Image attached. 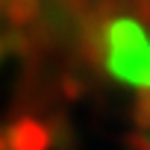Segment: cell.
Listing matches in <instances>:
<instances>
[{
	"label": "cell",
	"instance_id": "obj_1",
	"mask_svg": "<svg viewBox=\"0 0 150 150\" xmlns=\"http://www.w3.org/2000/svg\"><path fill=\"white\" fill-rule=\"evenodd\" d=\"M106 68L115 80L150 91V35L129 18H115L103 33Z\"/></svg>",
	"mask_w": 150,
	"mask_h": 150
},
{
	"label": "cell",
	"instance_id": "obj_3",
	"mask_svg": "<svg viewBox=\"0 0 150 150\" xmlns=\"http://www.w3.org/2000/svg\"><path fill=\"white\" fill-rule=\"evenodd\" d=\"M3 18L9 21V27L24 30L38 18V0H3Z\"/></svg>",
	"mask_w": 150,
	"mask_h": 150
},
{
	"label": "cell",
	"instance_id": "obj_9",
	"mask_svg": "<svg viewBox=\"0 0 150 150\" xmlns=\"http://www.w3.org/2000/svg\"><path fill=\"white\" fill-rule=\"evenodd\" d=\"M0 15H3V0H0Z\"/></svg>",
	"mask_w": 150,
	"mask_h": 150
},
{
	"label": "cell",
	"instance_id": "obj_6",
	"mask_svg": "<svg viewBox=\"0 0 150 150\" xmlns=\"http://www.w3.org/2000/svg\"><path fill=\"white\" fill-rule=\"evenodd\" d=\"M83 91H86V86H83L77 77H65V80H62V94H65L68 100H80Z\"/></svg>",
	"mask_w": 150,
	"mask_h": 150
},
{
	"label": "cell",
	"instance_id": "obj_2",
	"mask_svg": "<svg viewBox=\"0 0 150 150\" xmlns=\"http://www.w3.org/2000/svg\"><path fill=\"white\" fill-rule=\"evenodd\" d=\"M6 141H9V150H53L47 124H41L33 115H21V118L9 121Z\"/></svg>",
	"mask_w": 150,
	"mask_h": 150
},
{
	"label": "cell",
	"instance_id": "obj_7",
	"mask_svg": "<svg viewBox=\"0 0 150 150\" xmlns=\"http://www.w3.org/2000/svg\"><path fill=\"white\" fill-rule=\"evenodd\" d=\"M0 150H9V141H6V127H0Z\"/></svg>",
	"mask_w": 150,
	"mask_h": 150
},
{
	"label": "cell",
	"instance_id": "obj_5",
	"mask_svg": "<svg viewBox=\"0 0 150 150\" xmlns=\"http://www.w3.org/2000/svg\"><path fill=\"white\" fill-rule=\"evenodd\" d=\"M132 121L138 129L150 132V91H138V97L132 103Z\"/></svg>",
	"mask_w": 150,
	"mask_h": 150
},
{
	"label": "cell",
	"instance_id": "obj_8",
	"mask_svg": "<svg viewBox=\"0 0 150 150\" xmlns=\"http://www.w3.org/2000/svg\"><path fill=\"white\" fill-rule=\"evenodd\" d=\"M6 56V47H3V38H0V59H3Z\"/></svg>",
	"mask_w": 150,
	"mask_h": 150
},
{
	"label": "cell",
	"instance_id": "obj_4",
	"mask_svg": "<svg viewBox=\"0 0 150 150\" xmlns=\"http://www.w3.org/2000/svg\"><path fill=\"white\" fill-rule=\"evenodd\" d=\"M3 47H6V53L27 56V53H30V38H27V33H24V30L9 27V30H6V35H3Z\"/></svg>",
	"mask_w": 150,
	"mask_h": 150
}]
</instances>
